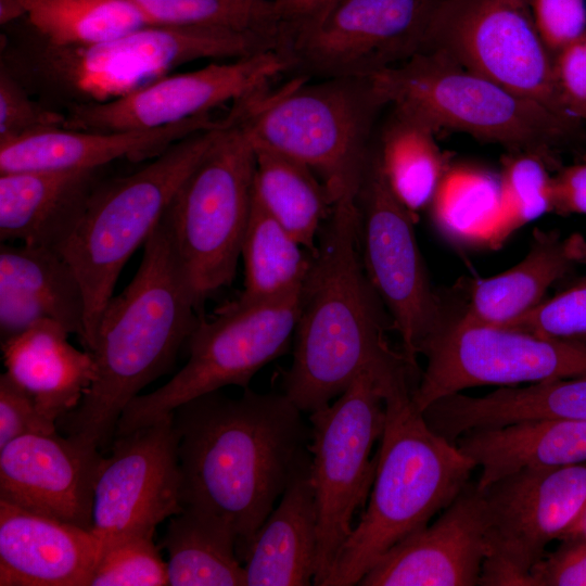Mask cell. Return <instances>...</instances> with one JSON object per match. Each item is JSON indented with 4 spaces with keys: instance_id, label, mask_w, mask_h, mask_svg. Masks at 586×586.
<instances>
[{
    "instance_id": "f6af8a7d",
    "label": "cell",
    "mask_w": 586,
    "mask_h": 586,
    "mask_svg": "<svg viewBox=\"0 0 586 586\" xmlns=\"http://www.w3.org/2000/svg\"><path fill=\"white\" fill-rule=\"evenodd\" d=\"M551 213L586 215V161L561 166L553 174Z\"/></svg>"
},
{
    "instance_id": "3957f363",
    "label": "cell",
    "mask_w": 586,
    "mask_h": 586,
    "mask_svg": "<svg viewBox=\"0 0 586 586\" xmlns=\"http://www.w3.org/2000/svg\"><path fill=\"white\" fill-rule=\"evenodd\" d=\"M201 310L162 218L136 275L103 309L90 351L94 379L58 428L99 449L111 444L125 407L171 367Z\"/></svg>"
},
{
    "instance_id": "d590c367",
    "label": "cell",
    "mask_w": 586,
    "mask_h": 586,
    "mask_svg": "<svg viewBox=\"0 0 586 586\" xmlns=\"http://www.w3.org/2000/svg\"><path fill=\"white\" fill-rule=\"evenodd\" d=\"M151 25L222 28L280 39L272 0H130Z\"/></svg>"
},
{
    "instance_id": "cb8c5ba5",
    "label": "cell",
    "mask_w": 586,
    "mask_h": 586,
    "mask_svg": "<svg viewBox=\"0 0 586 586\" xmlns=\"http://www.w3.org/2000/svg\"><path fill=\"white\" fill-rule=\"evenodd\" d=\"M101 168L0 174V240L59 251L102 180Z\"/></svg>"
},
{
    "instance_id": "d6986e66",
    "label": "cell",
    "mask_w": 586,
    "mask_h": 586,
    "mask_svg": "<svg viewBox=\"0 0 586 586\" xmlns=\"http://www.w3.org/2000/svg\"><path fill=\"white\" fill-rule=\"evenodd\" d=\"M103 458L58 431L16 437L0 448V500L89 531Z\"/></svg>"
},
{
    "instance_id": "8d00e7d4",
    "label": "cell",
    "mask_w": 586,
    "mask_h": 586,
    "mask_svg": "<svg viewBox=\"0 0 586 586\" xmlns=\"http://www.w3.org/2000/svg\"><path fill=\"white\" fill-rule=\"evenodd\" d=\"M556 154L510 151L499 170L506 241L527 222L551 213L552 177L561 167Z\"/></svg>"
},
{
    "instance_id": "ba28073f",
    "label": "cell",
    "mask_w": 586,
    "mask_h": 586,
    "mask_svg": "<svg viewBox=\"0 0 586 586\" xmlns=\"http://www.w3.org/2000/svg\"><path fill=\"white\" fill-rule=\"evenodd\" d=\"M225 123L226 118L217 127L173 143L136 173L102 179L92 191L78 226L59 250L84 292L85 349L93 346L99 320L124 265L144 245Z\"/></svg>"
},
{
    "instance_id": "e0dca14e",
    "label": "cell",
    "mask_w": 586,
    "mask_h": 586,
    "mask_svg": "<svg viewBox=\"0 0 586 586\" xmlns=\"http://www.w3.org/2000/svg\"><path fill=\"white\" fill-rule=\"evenodd\" d=\"M100 466L89 532L100 553L156 526L182 509L174 412L123 435Z\"/></svg>"
},
{
    "instance_id": "4316f807",
    "label": "cell",
    "mask_w": 586,
    "mask_h": 586,
    "mask_svg": "<svg viewBox=\"0 0 586 586\" xmlns=\"http://www.w3.org/2000/svg\"><path fill=\"white\" fill-rule=\"evenodd\" d=\"M69 334L61 323L41 319L1 342L7 373L56 423L77 407L95 375L91 353L74 347Z\"/></svg>"
},
{
    "instance_id": "ab89813d",
    "label": "cell",
    "mask_w": 586,
    "mask_h": 586,
    "mask_svg": "<svg viewBox=\"0 0 586 586\" xmlns=\"http://www.w3.org/2000/svg\"><path fill=\"white\" fill-rule=\"evenodd\" d=\"M65 123V112L44 105L0 68V142L64 128Z\"/></svg>"
},
{
    "instance_id": "5b68a950",
    "label": "cell",
    "mask_w": 586,
    "mask_h": 586,
    "mask_svg": "<svg viewBox=\"0 0 586 586\" xmlns=\"http://www.w3.org/2000/svg\"><path fill=\"white\" fill-rule=\"evenodd\" d=\"M411 375L385 382V423L369 502L323 586L358 585L394 545L425 527L469 484L476 468L437 434L412 400Z\"/></svg>"
},
{
    "instance_id": "8fae6325",
    "label": "cell",
    "mask_w": 586,
    "mask_h": 586,
    "mask_svg": "<svg viewBox=\"0 0 586 586\" xmlns=\"http://www.w3.org/2000/svg\"><path fill=\"white\" fill-rule=\"evenodd\" d=\"M380 373L364 371L335 400L309 416L318 528L314 585L323 586L372 487L377 455L371 453L385 423Z\"/></svg>"
},
{
    "instance_id": "bcb514c9",
    "label": "cell",
    "mask_w": 586,
    "mask_h": 586,
    "mask_svg": "<svg viewBox=\"0 0 586 586\" xmlns=\"http://www.w3.org/2000/svg\"><path fill=\"white\" fill-rule=\"evenodd\" d=\"M340 0H272L279 16L281 40L320 17Z\"/></svg>"
},
{
    "instance_id": "1f68e13d",
    "label": "cell",
    "mask_w": 586,
    "mask_h": 586,
    "mask_svg": "<svg viewBox=\"0 0 586 586\" xmlns=\"http://www.w3.org/2000/svg\"><path fill=\"white\" fill-rule=\"evenodd\" d=\"M435 135L429 126L392 109L374 140L385 181L415 217L429 207L451 163L438 146Z\"/></svg>"
},
{
    "instance_id": "603a6c76",
    "label": "cell",
    "mask_w": 586,
    "mask_h": 586,
    "mask_svg": "<svg viewBox=\"0 0 586 586\" xmlns=\"http://www.w3.org/2000/svg\"><path fill=\"white\" fill-rule=\"evenodd\" d=\"M86 303L73 268L56 250L0 245L1 342L27 330L41 319L61 323L85 339Z\"/></svg>"
},
{
    "instance_id": "7dc6e473",
    "label": "cell",
    "mask_w": 586,
    "mask_h": 586,
    "mask_svg": "<svg viewBox=\"0 0 586 586\" xmlns=\"http://www.w3.org/2000/svg\"><path fill=\"white\" fill-rule=\"evenodd\" d=\"M568 536L586 537V505L583 511L581 512L578 519L576 520V522L573 524V526L570 528V531L564 537H568Z\"/></svg>"
},
{
    "instance_id": "681fc988",
    "label": "cell",
    "mask_w": 586,
    "mask_h": 586,
    "mask_svg": "<svg viewBox=\"0 0 586 586\" xmlns=\"http://www.w3.org/2000/svg\"><path fill=\"white\" fill-rule=\"evenodd\" d=\"M582 278L586 279V276H584V277H582Z\"/></svg>"
},
{
    "instance_id": "4dcf8cb0",
    "label": "cell",
    "mask_w": 586,
    "mask_h": 586,
    "mask_svg": "<svg viewBox=\"0 0 586 586\" xmlns=\"http://www.w3.org/2000/svg\"><path fill=\"white\" fill-rule=\"evenodd\" d=\"M254 149V196L285 230L315 254L320 229L333 207L330 193L304 164L266 148Z\"/></svg>"
},
{
    "instance_id": "b9f144b4",
    "label": "cell",
    "mask_w": 586,
    "mask_h": 586,
    "mask_svg": "<svg viewBox=\"0 0 586 586\" xmlns=\"http://www.w3.org/2000/svg\"><path fill=\"white\" fill-rule=\"evenodd\" d=\"M538 34L553 58L586 30V0H528Z\"/></svg>"
},
{
    "instance_id": "83f0119b",
    "label": "cell",
    "mask_w": 586,
    "mask_h": 586,
    "mask_svg": "<svg viewBox=\"0 0 586 586\" xmlns=\"http://www.w3.org/2000/svg\"><path fill=\"white\" fill-rule=\"evenodd\" d=\"M456 445L481 469L479 488L524 469L586 462V420L539 418L462 433Z\"/></svg>"
},
{
    "instance_id": "9a60e30c",
    "label": "cell",
    "mask_w": 586,
    "mask_h": 586,
    "mask_svg": "<svg viewBox=\"0 0 586 586\" xmlns=\"http://www.w3.org/2000/svg\"><path fill=\"white\" fill-rule=\"evenodd\" d=\"M440 0H340L285 36L290 72L309 79L370 77L421 52Z\"/></svg>"
},
{
    "instance_id": "ee69618b",
    "label": "cell",
    "mask_w": 586,
    "mask_h": 586,
    "mask_svg": "<svg viewBox=\"0 0 586 586\" xmlns=\"http://www.w3.org/2000/svg\"><path fill=\"white\" fill-rule=\"evenodd\" d=\"M524 586H586V537H564L535 564Z\"/></svg>"
},
{
    "instance_id": "2e32d148",
    "label": "cell",
    "mask_w": 586,
    "mask_h": 586,
    "mask_svg": "<svg viewBox=\"0 0 586 586\" xmlns=\"http://www.w3.org/2000/svg\"><path fill=\"white\" fill-rule=\"evenodd\" d=\"M479 489L487 544L480 585L524 586L546 547L583 511L586 462L520 470Z\"/></svg>"
},
{
    "instance_id": "d4e9b609",
    "label": "cell",
    "mask_w": 586,
    "mask_h": 586,
    "mask_svg": "<svg viewBox=\"0 0 586 586\" xmlns=\"http://www.w3.org/2000/svg\"><path fill=\"white\" fill-rule=\"evenodd\" d=\"M586 264V238L579 232L533 230L526 255L508 270L476 280L458 318L462 324L502 326L528 313L547 291Z\"/></svg>"
},
{
    "instance_id": "f1b7e54d",
    "label": "cell",
    "mask_w": 586,
    "mask_h": 586,
    "mask_svg": "<svg viewBox=\"0 0 586 586\" xmlns=\"http://www.w3.org/2000/svg\"><path fill=\"white\" fill-rule=\"evenodd\" d=\"M428 208L436 231L459 249L496 250L506 242L499 173L451 162Z\"/></svg>"
},
{
    "instance_id": "74e56055",
    "label": "cell",
    "mask_w": 586,
    "mask_h": 586,
    "mask_svg": "<svg viewBox=\"0 0 586 586\" xmlns=\"http://www.w3.org/2000/svg\"><path fill=\"white\" fill-rule=\"evenodd\" d=\"M168 585L167 564L151 536H136L101 551L89 586Z\"/></svg>"
},
{
    "instance_id": "e575fe53",
    "label": "cell",
    "mask_w": 586,
    "mask_h": 586,
    "mask_svg": "<svg viewBox=\"0 0 586 586\" xmlns=\"http://www.w3.org/2000/svg\"><path fill=\"white\" fill-rule=\"evenodd\" d=\"M480 428L539 418L586 420V377L557 379L525 386H501L470 403Z\"/></svg>"
},
{
    "instance_id": "f35d334b",
    "label": "cell",
    "mask_w": 586,
    "mask_h": 586,
    "mask_svg": "<svg viewBox=\"0 0 586 586\" xmlns=\"http://www.w3.org/2000/svg\"><path fill=\"white\" fill-rule=\"evenodd\" d=\"M504 326L558 339L586 335V279H574L555 296Z\"/></svg>"
},
{
    "instance_id": "8992f818",
    "label": "cell",
    "mask_w": 586,
    "mask_h": 586,
    "mask_svg": "<svg viewBox=\"0 0 586 586\" xmlns=\"http://www.w3.org/2000/svg\"><path fill=\"white\" fill-rule=\"evenodd\" d=\"M385 106L370 77L294 76L275 92L232 103L228 117L254 146L313 170L334 204L357 196L374 144L375 120Z\"/></svg>"
},
{
    "instance_id": "7a4b0ae2",
    "label": "cell",
    "mask_w": 586,
    "mask_h": 586,
    "mask_svg": "<svg viewBox=\"0 0 586 586\" xmlns=\"http://www.w3.org/2000/svg\"><path fill=\"white\" fill-rule=\"evenodd\" d=\"M383 307L361 262L357 196H345L320 229L282 380L283 394L301 411L329 405L366 370L407 360L388 344Z\"/></svg>"
},
{
    "instance_id": "44dd1931",
    "label": "cell",
    "mask_w": 586,
    "mask_h": 586,
    "mask_svg": "<svg viewBox=\"0 0 586 586\" xmlns=\"http://www.w3.org/2000/svg\"><path fill=\"white\" fill-rule=\"evenodd\" d=\"M99 556L88 530L0 500L1 586H89Z\"/></svg>"
},
{
    "instance_id": "7bdbcfd3",
    "label": "cell",
    "mask_w": 586,
    "mask_h": 586,
    "mask_svg": "<svg viewBox=\"0 0 586 586\" xmlns=\"http://www.w3.org/2000/svg\"><path fill=\"white\" fill-rule=\"evenodd\" d=\"M562 110L577 124L586 122V30L552 58Z\"/></svg>"
},
{
    "instance_id": "d6a6232c",
    "label": "cell",
    "mask_w": 586,
    "mask_h": 586,
    "mask_svg": "<svg viewBox=\"0 0 586 586\" xmlns=\"http://www.w3.org/2000/svg\"><path fill=\"white\" fill-rule=\"evenodd\" d=\"M315 254L285 230L253 194L241 247L244 289L237 300L252 303L302 290Z\"/></svg>"
},
{
    "instance_id": "30bf717a",
    "label": "cell",
    "mask_w": 586,
    "mask_h": 586,
    "mask_svg": "<svg viewBox=\"0 0 586 586\" xmlns=\"http://www.w3.org/2000/svg\"><path fill=\"white\" fill-rule=\"evenodd\" d=\"M302 290L266 301L234 300L201 317L188 340L187 364L163 386L132 398L115 435L171 413L180 405L227 385L247 388L266 365L285 354L294 334Z\"/></svg>"
},
{
    "instance_id": "484cf974",
    "label": "cell",
    "mask_w": 586,
    "mask_h": 586,
    "mask_svg": "<svg viewBox=\"0 0 586 586\" xmlns=\"http://www.w3.org/2000/svg\"><path fill=\"white\" fill-rule=\"evenodd\" d=\"M310 460L295 472L257 531L243 560L246 586L314 584L318 528Z\"/></svg>"
},
{
    "instance_id": "836d02e7",
    "label": "cell",
    "mask_w": 586,
    "mask_h": 586,
    "mask_svg": "<svg viewBox=\"0 0 586 586\" xmlns=\"http://www.w3.org/2000/svg\"><path fill=\"white\" fill-rule=\"evenodd\" d=\"M20 21L53 46H87L151 25L130 0H23Z\"/></svg>"
},
{
    "instance_id": "f546056e",
    "label": "cell",
    "mask_w": 586,
    "mask_h": 586,
    "mask_svg": "<svg viewBox=\"0 0 586 586\" xmlns=\"http://www.w3.org/2000/svg\"><path fill=\"white\" fill-rule=\"evenodd\" d=\"M162 547L169 586H246L232 527L196 507L169 518Z\"/></svg>"
},
{
    "instance_id": "52a82bcc",
    "label": "cell",
    "mask_w": 586,
    "mask_h": 586,
    "mask_svg": "<svg viewBox=\"0 0 586 586\" xmlns=\"http://www.w3.org/2000/svg\"><path fill=\"white\" fill-rule=\"evenodd\" d=\"M386 106L440 130L510 151L556 154L581 126L481 76L438 50H423L370 76Z\"/></svg>"
},
{
    "instance_id": "c3c4849f",
    "label": "cell",
    "mask_w": 586,
    "mask_h": 586,
    "mask_svg": "<svg viewBox=\"0 0 586 586\" xmlns=\"http://www.w3.org/2000/svg\"><path fill=\"white\" fill-rule=\"evenodd\" d=\"M575 341H578V342H582V343L586 344V335L581 336V337L576 339Z\"/></svg>"
},
{
    "instance_id": "6da1fadb",
    "label": "cell",
    "mask_w": 586,
    "mask_h": 586,
    "mask_svg": "<svg viewBox=\"0 0 586 586\" xmlns=\"http://www.w3.org/2000/svg\"><path fill=\"white\" fill-rule=\"evenodd\" d=\"M182 506L225 520L241 562L295 472L310 459V425L285 394L218 391L174 411Z\"/></svg>"
},
{
    "instance_id": "7c38bea8",
    "label": "cell",
    "mask_w": 586,
    "mask_h": 586,
    "mask_svg": "<svg viewBox=\"0 0 586 586\" xmlns=\"http://www.w3.org/2000/svg\"><path fill=\"white\" fill-rule=\"evenodd\" d=\"M357 206L364 269L399 334L402 352L417 368L424 345L458 318L450 317L431 284L413 228L416 217L391 191L374 145Z\"/></svg>"
},
{
    "instance_id": "277c9868",
    "label": "cell",
    "mask_w": 586,
    "mask_h": 586,
    "mask_svg": "<svg viewBox=\"0 0 586 586\" xmlns=\"http://www.w3.org/2000/svg\"><path fill=\"white\" fill-rule=\"evenodd\" d=\"M1 35L0 68L44 105L68 109L106 103L182 64L237 60L277 50L275 37L222 28L148 25L87 46H53L21 21Z\"/></svg>"
},
{
    "instance_id": "4fadbf2b",
    "label": "cell",
    "mask_w": 586,
    "mask_h": 586,
    "mask_svg": "<svg viewBox=\"0 0 586 586\" xmlns=\"http://www.w3.org/2000/svg\"><path fill=\"white\" fill-rule=\"evenodd\" d=\"M423 50L442 51L466 68L577 124L562 110L552 56L535 26L528 0H440Z\"/></svg>"
},
{
    "instance_id": "ffe728a7",
    "label": "cell",
    "mask_w": 586,
    "mask_h": 586,
    "mask_svg": "<svg viewBox=\"0 0 586 586\" xmlns=\"http://www.w3.org/2000/svg\"><path fill=\"white\" fill-rule=\"evenodd\" d=\"M486 556L482 493L469 483L435 522L394 545L358 585H480Z\"/></svg>"
},
{
    "instance_id": "60d3db41",
    "label": "cell",
    "mask_w": 586,
    "mask_h": 586,
    "mask_svg": "<svg viewBox=\"0 0 586 586\" xmlns=\"http://www.w3.org/2000/svg\"><path fill=\"white\" fill-rule=\"evenodd\" d=\"M58 424L37 406L33 396L7 372L0 375V448L33 433H52Z\"/></svg>"
},
{
    "instance_id": "7402d4cb",
    "label": "cell",
    "mask_w": 586,
    "mask_h": 586,
    "mask_svg": "<svg viewBox=\"0 0 586 586\" xmlns=\"http://www.w3.org/2000/svg\"><path fill=\"white\" fill-rule=\"evenodd\" d=\"M211 114L141 130L90 131L54 128L0 142V174L34 169L101 168L119 160L154 158L194 132L219 126Z\"/></svg>"
},
{
    "instance_id": "9c48e42d",
    "label": "cell",
    "mask_w": 586,
    "mask_h": 586,
    "mask_svg": "<svg viewBox=\"0 0 586 586\" xmlns=\"http://www.w3.org/2000/svg\"><path fill=\"white\" fill-rule=\"evenodd\" d=\"M225 118L163 216L201 308L235 276L253 200L254 145L239 124Z\"/></svg>"
},
{
    "instance_id": "ac0fdd59",
    "label": "cell",
    "mask_w": 586,
    "mask_h": 586,
    "mask_svg": "<svg viewBox=\"0 0 586 586\" xmlns=\"http://www.w3.org/2000/svg\"><path fill=\"white\" fill-rule=\"evenodd\" d=\"M290 72L288 58L267 50L227 63H211L191 72L165 75L116 100L65 111L64 128L90 131L166 127L211 114L215 107L267 90Z\"/></svg>"
},
{
    "instance_id": "5bb4252c",
    "label": "cell",
    "mask_w": 586,
    "mask_h": 586,
    "mask_svg": "<svg viewBox=\"0 0 586 586\" xmlns=\"http://www.w3.org/2000/svg\"><path fill=\"white\" fill-rule=\"evenodd\" d=\"M420 355L426 366L412 400L421 411L473 386L586 377V344L505 326L455 321L428 342Z\"/></svg>"
}]
</instances>
